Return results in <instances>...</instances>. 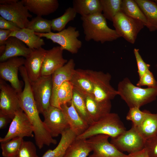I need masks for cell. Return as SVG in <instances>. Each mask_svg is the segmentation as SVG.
Listing matches in <instances>:
<instances>
[{"label": "cell", "instance_id": "obj_8", "mask_svg": "<svg viewBox=\"0 0 157 157\" xmlns=\"http://www.w3.org/2000/svg\"><path fill=\"white\" fill-rule=\"evenodd\" d=\"M0 114L8 116L12 120L21 109L19 94L5 81L0 79Z\"/></svg>", "mask_w": 157, "mask_h": 157}, {"label": "cell", "instance_id": "obj_1", "mask_svg": "<svg viewBox=\"0 0 157 157\" xmlns=\"http://www.w3.org/2000/svg\"><path fill=\"white\" fill-rule=\"evenodd\" d=\"M81 18L85 40L87 42L92 40L103 44L120 37L115 30L108 26L102 13L81 16Z\"/></svg>", "mask_w": 157, "mask_h": 157}, {"label": "cell", "instance_id": "obj_27", "mask_svg": "<svg viewBox=\"0 0 157 157\" xmlns=\"http://www.w3.org/2000/svg\"><path fill=\"white\" fill-rule=\"evenodd\" d=\"M61 135L60 140L56 147L53 150H48L41 157H60L63 156L68 146L76 137L70 128L64 131Z\"/></svg>", "mask_w": 157, "mask_h": 157}, {"label": "cell", "instance_id": "obj_18", "mask_svg": "<svg viewBox=\"0 0 157 157\" xmlns=\"http://www.w3.org/2000/svg\"><path fill=\"white\" fill-rule=\"evenodd\" d=\"M78 92L83 97L88 113L94 122L110 113L112 107L110 101L99 102L95 99L93 95Z\"/></svg>", "mask_w": 157, "mask_h": 157}, {"label": "cell", "instance_id": "obj_21", "mask_svg": "<svg viewBox=\"0 0 157 157\" xmlns=\"http://www.w3.org/2000/svg\"><path fill=\"white\" fill-rule=\"evenodd\" d=\"M28 11L41 16L52 13L58 8L57 0H22Z\"/></svg>", "mask_w": 157, "mask_h": 157}, {"label": "cell", "instance_id": "obj_42", "mask_svg": "<svg viewBox=\"0 0 157 157\" xmlns=\"http://www.w3.org/2000/svg\"><path fill=\"white\" fill-rule=\"evenodd\" d=\"M12 31L9 30L0 29V46H5L6 40Z\"/></svg>", "mask_w": 157, "mask_h": 157}, {"label": "cell", "instance_id": "obj_25", "mask_svg": "<svg viewBox=\"0 0 157 157\" xmlns=\"http://www.w3.org/2000/svg\"><path fill=\"white\" fill-rule=\"evenodd\" d=\"M144 120L138 126L135 127L145 140L157 135V114H153L146 110Z\"/></svg>", "mask_w": 157, "mask_h": 157}, {"label": "cell", "instance_id": "obj_2", "mask_svg": "<svg viewBox=\"0 0 157 157\" xmlns=\"http://www.w3.org/2000/svg\"><path fill=\"white\" fill-rule=\"evenodd\" d=\"M117 90L129 108H140L155 100L157 97V86L142 88L133 85L127 77L119 83Z\"/></svg>", "mask_w": 157, "mask_h": 157}, {"label": "cell", "instance_id": "obj_35", "mask_svg": "<svg viewBox=\"0 0 157 157\" xmlns=\"http://www.w3.org/2000/svg\"><path fill=\"white\" fill-rule=\"evenodd\" d=\"M26 28L37 33H49L51 32V20L37 16L29 21Z\"/></svg>", "mask_w": 157, "mask_h": 157}, {"label": "cell", "instance_id": "obj_29", "mask_svg": "<svg viewBox=\"0 0 157 157\" xmlns=\"http://www.w3.org/2000/svg\"><path fill=\"white\" fill-rule=\"evenodd\" d=\"M73 87L69 81L64 82L59 87L56 99L51 106L61 109L62 106L70 103L72 99Z\"/></svg>", "mask_w": 157, "mask_h": 157}, {"label": "cell", "instance_id": "obj_37", "mask_svg": "<svg viewBox=\"0 0 157 157\" xmlns=\"http://www.w3.org/2000/svg\"><path fill=\"white\" fill-rule=\"evenodd\" d=\"M15 157H39L35 145L30 141H24Z\"/></svg>", "mask_w": 157, "mask_h": 157}, {"label": "cell", "instance_id": "obj_3", "mask_svg": "<svg viewBox=\"0 0 157 157\" xmlns=\"http://www.w3.org/2000/svg\"><path fill=\"white\" fill-rule=\"evenodd\" d=\"M126 129L118 115L110 113L94 122L83 133L76 137L78 139L86 140L94 135L105 134L111 138L116 137L123 133Z\"/></svg>", "mask_w": 157, "mask_h": 157}, {"label": "cell", "instance_id": "obj_44", "mask_svg": "<svg viewBox=\"0 0 157 157\" xmlns=\"http://www.w3.org/2000/svg\"><path fill=\"white\" fill-rule=\"evenodd\" d=\"M129 154L130 157H149L146 151L144 148L140 151Z\"/></svg>", "mask_w": 157, "mask_h": 157}, {"label": "cell", "instance_id": "obj_7", "mask_svg": "<svg viewBox=\"0 0 157 157\" xmlns=\"http://www.w3.org/2000/svg\"><path fill=\"white\" fill-rule=\"evenodd\" d=\"M32 91L39 113L42 115L51 106L52 93L51 75L41 76L36 80L31 82Z\"/></svg>", "mask_w": 157, "mask_h": 157}, {"label": "cell", "instance_id": "obj_23", "mask_svg": "<svg viewBox=\"0 0 157 157\" xmlns=\"http://www.w3.org/2000/svg\"><path fill=\"white\" fill-rule=\"evenodd\" d=\"M11 36L21 40L32 50L39 49L45 44L41 38L37 35L34 31L27 28L12 31L9 37Z\"/></svg>", "mask_w": 157, "mask_h": 157}, {"label": "cell", "instance_id": "obj_36", "mask_svg": "<svg viewBox=\"0 0 157 157\" xmlns=\"http://www.w3.org/2000/svg\"><path fill=\"white\" fill-rule=\"evenodd\" d=\"M140 108L133 107L129 108L126 116L127 120L132 122L135 127L139 126L144 120L146 115V110L141 111Z\"/></svg>", "mask_w": 157, "mask_h": 157}, {"label": "cell", "instance_id": "obj_46", "mask_svg": "<svg viewBox=\"0 0 157 157\" xmlns=\"http://www.w3.org/2000/svg\"><path fill=\"white\" fill-rule=\"evenodd\" d=\"M154 1H155V3L157 4V0H154Z\"/></svg>", "mask_w": 157, "mask_h": 157}, {"label": "cell", "instance_id": "obj_41", "mask_svg": "<svg viewBox=\"0 0 157 157\" xmlns=\"http://www.w3.org/2000/svg\"><path fill=\"white\" fill-rule=\"evenodd\" d=\"M0 29L15 31L21 29L14 23L0 17Z\"/></svg>", "mask_w": 157, "mask_h": 157}, {"label": "cell", "instance_id": "obj_11", "mask_svg": "<svg viewBox=\"0 0 157 157\" xmlns=\"http://www.w3.org/2000/svg\"><path fill=\"white\" fill-rule=\"evenodd\" d=\"M33 128L28 117L21 109L15 115L10 123L8 131L3 138H0L1 143L13 138L25 137H33Z\"/></svg>", "mask_w": 157, "mask_h": 157}, {"label": "cell", "instance_id": "obj_19", "mask_svg": "<svg viewBox=\"0 0 157 157\" xmlns=\"http://www.w3.org/2000/svg\"><path fill=\"white\" fill-rule=\"evenodd\" d=\"M75 64L71 58L64 65L58 69L51 75L52 90L50 100L52 105L55 101L58 90L61 85L66 81H69L75 70Z\"/></svg>", "mask_w": 157, "mask_h": 157}, {"label": "cell", "instance_id": "obj_13", "mask_svg": "<svg viewBox=\"0 0 157 157\" xmlns=\"http://www.w3.org/2000/svg\"><path fill=\"white\" fill-rule=\"evenodd\" d=\"M0 15L21 29L26 28L29 21L28 18L32 17L21 1L9 5L0 4Z\"/></svg>", "mask_w": 157, "mask_h": 157}, {"label": "cell", "instance_id": "obj_28", "mask_svg": "<svg viewBox=\"0 0 157 157\" xmlns=\"http://www.w3.org/2000/svg\"><path fill=\"white\" fill-rule=\"evenodd\" d=\"M92 151L86 140L76 138L68 146L63 157H87Z\"/></svg>", "mask_w": 157, "mask_h": 157}, {"label": "cell", "instance_id": "obj_14", "mask_svg": "<svg viewBox=\"0 0 157 157\" xmlns=\"http://www.w3.org/2000/svg\"><path fill=\"white\" fill-rule=\"evenodd\" d=\"M42 115L44 123L53 138L69 128L61 109L51 105Z\"/></svg>", "mask_w": 157, "mask_h": 157}, {"label": "cell", "instance_id": "obj_26", "mask_svg": "<svg viewBox=\"0 0 157 157\" xmlns=\"http://www.w3.org/2000/svg\"><path fill=\"white\" fill-rule=\"evenodd\" d=\"M72 8L81 16L102 13L100 0H73Z\"/></svg>", "mask_w": 157, "mask_h": 157}, {"label": "cell", "instance_id": "obj_49", "mask_svg": "<svg viewBox=\"0 0 157 157\" xmlns=\"http://www.w3.org/2000/svg\"></svg>", "mask_w": 157, "mask_h": 157}, {"label": "cell", "instance_id": "obj_16", "mask_svg": "<svg viewBox=\"0 0 157 157\" xmlns=\"http://www.w3.org/2000/svg\"><path fill=\"white\" fill-rule=\"evenodd\" d=\"M63 50L60 46L54 47L47 50L43 62L41 76H49L61 67L68 62L63 56Z\"/></svg>", "mask_w": 157, "mask_h": 157}, {"label": "cell", "instance_id": "obj_40", "mask_svg": "<svg viewBox=\"0 0 157 157\" xmlns=\"http://www.w3.org/2000/svg\"><path fill=\"white\" fill-rule=\"evenodd\" d=\"M135 58L138 68V72L139 78L142 76L148 70H149L150 65L145 63L139 53V49L135 48L133 50Z\"/></svg>", "mask_w": 157, "mask_h": 157}, {"label": "cell", "instance_id": "obj_30", "mask_svg": "<svg viewBox=\"0 0 157 157\" xmlns=\"http://www.w3.org/2000/svg\"><path fill=\"white\" fill-rule=\"evenodd\" d=\"M121 10L127 15L141 21L144 26H147L146 17L135 0H122Z\"/></svg>", "mask_w": 157, "mask_h": 157}, {"label": "cell", "instance_id": "obj_6", "mask_svg": "<svg viewBox=\"0 0 157 157\" xmlns=\"http://www.w3.org/2000/svg\"><path fill=\"white\" fill-rule=\"evenodd\" d=\"M89 72L96 100L99 102L110 101L118 95L117 90L110 84L111 76L109 73L89 69Z\"/></svg>", "mask_w": 157, "mask_h": 157}, {"label": "cell", "instance_id": "obj_31", "mask_svg": "<svg viewBox=\"0 0 157 157\" xmlns=\"http://www.w3.org/2000/svg\"><path fill=\"white\" fill-rule=\"evenodd\" d=\"M77 14L72 7L68 8L62 15L51 20L52 30L59 32L64 30L68 23L74 20Z\"/></svg>", "mask_w": 157, "mask_h": 157}, {"label": "cell", "instance_id": "obj_34", "mask_svg": "<svg viewBox=\"0 0 157 157\" xmlns=\"http://www.w3.org/2000/svg\"><path fill=\"white\" fill-rule=\"evenodd\" d=\"M72 101L76 110L80 116L89 125L92 123L94 122L88 113L83 97L74 88Z\"/></svg>", "mask_w": 157, "mask_h": 157}, {"label": "cell", "instance_id": "obj_43", "mask_svg": "<svg viewBox=\"0 0 157 157\" xmlns=\"http://www.w3.org/2000/svg\"><path fill=\"white\" fill-rule=\"evenodd\" d=\"M12 119L8 116L0 114V129L6 128L8 123L11 122Z\"/></svg>", "mask_w": 157, "mask_h": 157}, {"label": "cell", "instance_id": "obj_48", "mask_svg": "<svg viewBox=\"0 0 157 157\" xmlns=\"http://www.w3.org/2000/svg\"><path fill=\"white\" fill-rule=\"evenodd\" d=\"M156 66H157V65H156Z\"/></svg>", "mask_w": 157, "mask_h": 157}, {"label": "cell", "instance_id": "obj_32", "mask_svg": "<svg viewBox=\"0 0 157 157\" xmlns=\"http://www.w3.org/2000/svg\"><path fill=\"white\" fill-rule=\"evenodd\" d=\"M23 138L16 137L4 142H1V147L3 157H15L24 141Z\"/></svg>", "mask_w": 157, "mask_h": 157}, {"label": "cell", "instance_id": "obj_22", "mask_svg": "<svg viewBox=\"0 0 157 157\" xmlns=\"http://www.w3.org/2000/svg\"><path fill=\"white\" fill-rule=\"evenodd\" d=\"M69 81L73 88L77 91L94 96L93 85L89 69H75Z\"/></svg>", "mask_w": 157, "mask_h": 157}, {"label": "cell", "instance_id": "obj_24", "mask_svg": "<svg viewBox=\"0 0 157 157\" xmlns=\"http://www.w3.org/2000/svg\"><path fill=\"white\" fill-rule=\"evenodd\" d=\"M145 15L146 26L150 31L157 30V4L149 0H135Z\"/></svg>", "mask_w": 157, "mask_h": 157}, {"label": "cell", "instance_id": "obj_4", "mask_svg": "<svg viewBox=\"0 0 157 157\" xmlns=\"http://www.w3.org/2000/svg\"><path fill=\"white\" fill-rule=\"evenodd\" d=\"M35 33L40 38H45L59 44L63 50H67L72 54L77 53L82 46V42L78 39L80 35L79 31L74 26H69L56 33Z\"/></svg>", "mask_w": 157, "mask_h": 157}, {"label": "cell", "instance_id": "obj_45", "mask_svg": "<svg viewBox=\"0 0 157 157\" xmlns=\"http://www.w3.org/2000/svg\"><path fill=\"white\" fill-rule=\"evenodd\" d=\"M19 1L18 0H0V4L9 5L16 3Z\"/></svg>", "mask_w": 157, "mask_h": 157}, {"label": "cell", "instance_id": "obj_33", "mask_svg": "<svg viewBox=\"0 0 157 157\" xmlns=\"http://www.w3.org/2000/svg\"><path fill=\"white\" fill-rule=\"evenodd\" d=\"M121 0H100L102 14L106 19L113 21L116 15L121 11Z\"/></svg>", "mask_w": 157, "mask_h": 157}, {"label": "cell", "instance_id": "obj_10", "mask_svg": "<svg viewBox=\"0 0 157 157\" xmlns=\"http://www.w3.org/2000/svg\"><path fill=\"white\" fill-rule=\"evenodd\" d=\"M111 138L110 142L120 151L127 152L129 154L144 148L145 140L133 125L129 130Z\"/></svg>", "mask_w": 157, "mask_h": 157}, {"label": "cell", "instance_id": "obj_15", "mask_svg": "<svg viewBox=\"0 0 157 157\" xmlns=\"http://www.w3.org/2000/svg\"><path fill=\"white\" fill-rule=\"evenodd\" d=\"M47 50L42 47L32 50L25 59L24 66L31 81H34L41 76V72Z\"/></svg>", "mask_w": 157, "mask_h": 157}, {"label": "cell", "instance_id": "obj_39", "mask_svg": "<svg viewBox=\"0 0 157 157\" xmlns=\"http://www.w3.org/2000/svg\"><path fill=\"white\" fill-rule=\"evenodd\" d=\"M144 148L149 157H157V135L145 140Z\"/></svg>", "mask_w": 157, "mask_h": 157}, {"label": "cell", "instance_id": "obj_38", "mask_svg": "<svg viewBox=\"0 0 157 157\" xmlns=\"http://www.w3.org/2000/svg\"><path fill=\"white\" fill-rule=\"evenodd\" d=\"M136 85L139 87L147 86L148 88H153L157 86V81L153 73L149 69L142 76L139 78Z\"/></svg>", "mask_w": 157, "mask_h": 157}, {"label": "cell", "instance_id": "obj_5", "mask_svg": "<svg viewBox=\"0 0 157 157\" xmlns=\"http://www.w3.org/2000/svg\"><path fill=\"white\" fill-rule=\"evenodd\" d=\"M112 22L120 37L132 44L135 43L138 34L144 26L141 21L127 15L121 10L116 15Z\"/></svg>", "mask_w": 157, "mask_h": 157}, {"label": "cell", "instance_id": "obj_47", "mask_svg": "<svg viewBox=\"0 0 157 157\" xmlns=\"http://www.w3.org/2000/svg\"><path fill=\"white\" fill-rule=\"evenodd\" d=\"M63 156H60V157H63Z\"/></svg>", "mask_w": 157, "mask_h": 157}, {"label": "cell", "instance_id": "obj_12", "mask_svg": "<svg viewBox=\"0 0 157 157\" xmlns=\"http://www.w3.org/2000/svg\"><path fill=\"white\" fill-rule=\"evenodd\" d=\"M25 60L23 57H15L0 63V78L8 81L18 94L22 90L23 83L18 78V72Z\"/></svg>", "mask_w": 157, "mask_h": 157}, {"label": "cell", "instance_id": "obj_20", "mask_svg": "<svg viewBox=\"0 0 157 157\" xmlns=\"http://www.w3.org/2000/svg\"><path fill=\"white\" fill-rule=\"evenodd\" d=\"M32 50L18 39L10 37L6 40L5 50L0 56V62L13 57L22 56L26 58Z\"/></svg>", "mask_w": 157, "mask_h": 157}, {"label": "cell", "instance_id": "obj_9", "mask_svg": "<svg viewBox=\"0 0 157 157\" xmlns=\"http://www.w3.org/2000/svg\"><path fill=\"white\" fill-rule=\"evenodd\" d=\"M110 136L99 134L86 140L91 147L93 153L89 157H130L117 149L108 141Z\"/></svg>", "mask_w": 157, "mask_h": 157}, {"label": "cell", "instance_id": "obj_17", "mask_svg": "<svg viewBox=\"0 0 157 157\" xmlns=\"http://www.w3.org/2000/svg\"><path fill=\"white\" fill-rule=\"evenodd\" d=\"M69 104V106L67 104L62 106L61 109L69 128L77 137L85 131L89 125L78 113L72 101Z\"/></svg>", "mask_w": 157, "mask_h": 157}]
</instances>
